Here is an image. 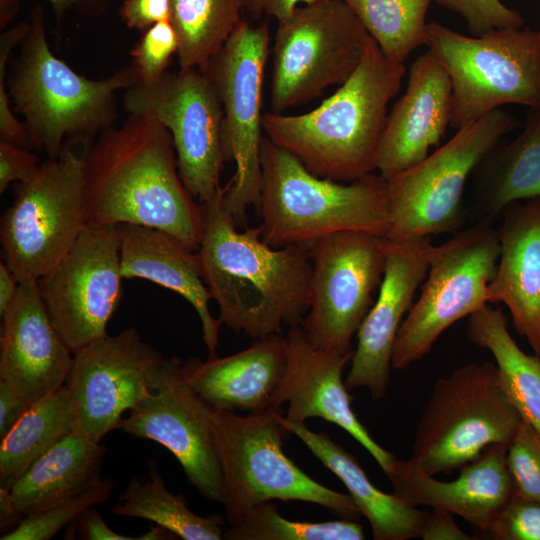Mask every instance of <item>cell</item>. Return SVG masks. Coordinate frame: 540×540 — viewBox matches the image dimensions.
I'll return each mask as SVG.
<instances>
[{
    "label": "cell",
    "instance_id": "47",
    "mask_svg": "<svg viewBox=\"0 0 540 540\" xmlns=\"http://www.w3.org/2000/svg\"><path fill=\"white\" fill-rule=\"evenodd\" d=\"M23 514L19 511L11 490L0 486V528L1 535L14 530L22 521Z\"/></svg>",
    "mask_w": 540,
    "mask_h": 540
},
{
    "label": "cell",
    "instance_id": "12",
    "mask_svg": "<svg viewBox=\"0 0 540 540\" xmlns=\"http://www.w3.org/2000/svg\"><path fill=\"white\" fill-rule=\"evenodd\" d=\"M266 23L241 20L203 71L223 109L222 145L225 160L236 170L224 186V205L237 226L249 207L258 208L261 187L262 95L269 55Z\"/></svg>",
    "mask_w": 540,
    "mask_h": 540
},
{
    "label": "cell",
    "instance_id": "49",
    "mask_svg": "<svg viewBox=\"0 0 540 540\" xmlns=\"http://www.w3.org/2000/svg\"><path fill=\"white\" fill-rule=\"evenodd\" d=\"M50 2L55 12L60 16L68 9L78 8L84 11H100L101 0H47Z\"/></svg>",
    "mask_w": 540,
    "mask_h": 540
},
{
    "label": "cell",
    "instance_id": "11",
    "mask_svg": "<svg viewBox=\"0 0 540 540\" xmlns=\"http://www.w3.org/2000/svg\"><path fill=\"white\" fill-rule=\"evenodd\" d=\"M499 255L497 229L485 221L452 233L441 245H432L420 295L395 340L393 369H406L424 357L443 331L488 304L487 288Z\"/></svg>",
    "mask_w": 540,
    "mask_h": 540
},
{
    "label": "cell",
    "instance_id": "26",
    "mask_svg": "<svg viewBox=\"0 0 540 540\" xmlns=\"http://www.w3.org/2000/svg\"><path fill=\"white\" fill-rule=\"evenodd\" d=\"M115 227L123 279H146L185 298L199 316L209 358L216 357L222 322L210 313L212 297L202 279L196 251L156 228L135 224Z\"/></svg>",
    "mask_w": 540,
    "mask_h": 540
},
{
    "label": "cell",
    "instance_id": "21",
    "mask_svg": "<svg viewBox=\"0 0 540 540\" xmlns=\"http://www.w3.org/2000/svg\"><path fill=\"white\" fill-rule=\"evenodd\" d=\"M2 320L0 380L28 403L65 385L73 353L50 318L37 280L19 282Z\"/></svg>",
    "mask_w": 540,
    "mask_h": 540
},
{
    "label": "cell",
    "instance_id": "20",
    "mask_svg": "<svg viewBox=\"0 0 540 540\" xmlns=\"http://www.w3.org/2000/svg\"><path fill=\"white\" fill-rule=\"evenodd\" d=\"M287 365L272 400L271 408L288 404L285 419L305 423L322 418L338 425L359 442L388 475L396 456L380 446L359 421L352 408V396L342 379L353 354L341 355L312 345L301 325L285 335Z\"/></svg>",
    "mask_w": 540,
    "mask_h": 540
},
{
    "label": "cell",
    "instance_id": "27",
    "mask_svg": "<svg viewBox=\"0 0 540 540\" xmlns=\"http://www.w3.org/2000/svg\"><path fill=\"white\" fill-rule=\"evenodd\" d=\"M469 219L493 223L510 204L540 196V109H529L523 129L499 141L474 168Z\"/></svg>",
    "mask_w": 540,
    "mask_h": 540
},
{
    "label": "cell",
    "instance_id": "5",
    "mask_svg": "<svg viewBox=\"0 0 540 540\" xmlns=\"http://www.w3.org/2000/svg\"><path fill=\"white\" fill-rule=\"evenodd\" d=\"M137 80L133 66L101 80L75 72L50 50L42 12L36 9L20 42L8 89L25 119L30 145L57 158L68 141L85 148L111 127L116 92Z\"/></svg>",
    "mask_w": 540,
    "mask_h": 540
},
{
    "label": "cell",
    "instance_id": "30",
    "mask_svg": "<svg viewBox=\"0 0 540 540\" xmlns=\"http://www.w3.org/2000/svg\"><path fill=\"white\" fill-rule=\"evenodd\" d=\"M467 337L493 355L500 385L521 418L540 430V358L526 354L500 308L485 305L469 316Z\"/></svg>",
    "mask_w": 540,
    "mask_h": 540
},
{
    "label": "cell",
    "instance_id": "44",
    "mask_svg": "<svg viewBox=\"0 0 540 540\" xmlns=\"http://www.w3.org/2000/svg\"><path fill=\"white\" fill-rule=\"evenodd\" d=\"M30 404L9 383L0 380V439L13 428Z\"/></svg>",
    "mask_w": 540,
    "mask_h": 540
},
{
    "label": "cell",
    "instance_id": "13",
    "mask_svg": "<svg viewBox=\"0 0 540 540\" xmlns=\"http://www.w3.org/2000/svg\"><path fill=\"white\" fill-rule=\"evenodd\" d=\"M370 35L343 0L297 7L278 22L272 54L271 112L307 103L355 72Z\"/></svg>",
    "mask_w": 540,
    "mask_h": 540
},
{
    "label": "cell",
    "instance_id": "25",
    "mask_svg": "<svg viewBox=\"0 0 540 540\" xmlns=\"http://www.w3.org/2000/svg\"><path fill=\"white\" fill-rule=\"evenodd\" d=\"M287 365L282 334L256 338L246 349L223 358L183 362L185 379L213 409L249 413L271 408Z\"/></svg>",
    "mask_w": 540,
    "mask_h": 540
},
{
    "label": "cell",
    "instance_id": "4",
    "mask_svg": "<svg viewBox=\"0 0 540 540\" xmlns=\"http://www.w3.org/2000/svg\"><path fill=\"white\" fill-rule=\"evenodd\" d=\"M260 161L261 238L269 246L310 245L342 231L386 236L387 180L379 173L348 183L319 177L267 137Z\"/></svg>",
    "mask_w": 540,
    "mask_h": 540
},
{
    "label": "cell",
    "instance_id": "17",
    "mask_svg": "<svg viewBox=\"0 0 540 540\" xmlns=\"http://www.w3.org/2000/svg\"><path fill=\"white\" fill-rule=\"evenodd\" d=\"M122 279L116 227L87 225L62 260L37 280L50 318L73 354L108 335Z\"/></svg>",
    "mask_w": 540,
    "mask_h": 540
},
{
    "label": "cell",
    "instance_id": "38",
    "mask_svg": "<svg viewBox=\"0 0 540 540\" xmlns=\"http://www.w3.org/2000/svg\"><path fill=\"white\" fill-rule=\"evenodd\" d=\"M178 38L170 22H158L147 30L131 51L133 68L138 80L150 82L162 76L167 69L171 56L177 53Z\"/></svg>",
    "mask_w": 540,
    "mask_h": 540
},
{
    "label": "cell",
    "instance_id": "16",
    "mask_svg": "<svg viewBox=\"0 0 540 540\" xmlns=\"http://www.w3.org/2000/svg\"><path fill=\"white\" fill-rule=\"evenodd\" d=\"M164 357L134 327L106 335L73 354L65 387L73 433L101 443L123 415L155 387Z\"/></svg>",
    "mask_w": 540,
    "mask_h": 540
},
{
    "label": "cell",
    "instance_id": "10",
    "mask_svg": "<svg viewBox=\"0 0 540 540\" xmlns=\"http://www.w3.org/2000/svg\"><path fill=\"white\" fill-rule=\"evenodd\" d=\"M87 226L84 159L64 146L17 182L14 200L0 221L2 261L19 282L38 280L68 253Z\"/></svg>",
    "mask_w": 540,
    "mask_h": 540
},
{
    "label": "cell",
    "instance_id": "2",
    "mask_svg": "<svg viewBox=\"0 0 540 540\" xmlns=\"http://www.w3.org/2000/svg\"><path fill=\"white\" fill-rule=\"evenodd\" d=\"M224 187L200 204L203 234L196 251L202 279L222 324L256 339L301 325L310 305V245L274 248L261 228L237 230Z\"/></svg>",
    "mask_w": 540,
    "mask_h": 540
},
{
    "label": "cell",
    "instance_id": "43",
    "mask_svg": "<svg viewBox=\"0 0 540 540\" xmlns=\"http://www.w3.org/2000/svg\"><path fill=\"white\" fill-rule=\"evenodd\" d=\"M420 538L423 540H472L475 537L462 531L452 518V514L439 509L427 513Z\"/></svg>",
    "mask_w": 540,
    "mask_h": 540
},
{
    "label": "cell",
    "instance_id": "40",
    "mask_svg": "<svg viewBox=\"0 0 540 540\" xmlns=\"http://www.w3.org/2000/svg\"><path fill=\"white\" fill-rule=\"evenodd\" d=\"M440 6L457 13L472 36L495 29L521 28L524 17L501 0H435Z\"/></svg>",
    "mask_w": 540,
    "mask_h": 540
},
{
    "label": "cell",
    "instance_id": "37",
    "mask_svg": "<svg viewBox=\"0 0 540 540\" xmlns=\"http://www.w3.org/2000/svg\"><path fill=\"white\" fill-rule=\"evenodd\" d=\"M506 465L515 493L540 502V430L524 419L508 444Z\"/></svg>",
    "mask_w": 540,
    "mask_h": 540
},
{
    "label": "cell",
    "instance_id": "29",
    "mask_svg": "<svg viewBox=\"0 0 540 540\" xmlns=\"http://www.w3.org/2000/svg\"><path fill=\"white\" fill-rule=\"evenodd\" d=\"M106 450L71 433L37 459L11 487L19 511L29 514L64 502L96 485Z\"/></svg>",
    "mask_w": 540,
    "mask_h": 540
},
{
    "label": "cell",
    "instance_id": "42",
    "mask_svg": "<svg viewBox=\"0 0 540 540\" xmlns=\"http://www.w3.org/2000/svg\"><path fill=\"white\" fill-rule=\"evenodd\" d=\"M121 17L132 29L147 30L152 25L170 20V0H124Z\"/></svg>",
    "mask_w": 540,
    "mask_h": 540
},
{
    "label": "cell",
    "instance_id": "50",
    "mask_svg": "<svg viewBox=\"0 0 540 540\" xmlns=\"http://www.w3.org/2000/svg\"><path fill=\"white\" fill-rule=\"evenodd\" d=\"M17 5L18 0H1V27L10 21V18L16 12L14 6Z\"/></svg>",
    "mask_w": 540,
    "mask_h": 540
},
{
    "label": "cell",
    "instance_id": "14",
    "mask_svg": "<svg viewBox=\"0 0 540 540\" xmlns=\"http://www.w3.org/2000/svg\"><path fill=\"white\" fill-rule=\"evenodd\" d=\"M124 109L148 117L170 133L180 178L199 203L221 188L225 160L222 145L223 109L203 71L165 72L150 82L137 80L123 91Z\"/></svg>",
    "mask_w": 540,
    "mask_h": 540
},
{
    "label": "cell",
    "instance_id": "46",
    "mask_svg": "<svg viewBox=\"0 0 540 540\" xmlns=\"http://www.w3.org/2000/svg\"><path fill=\"white\" fill-rule=\"evenodd\" d=\"M317 1L319 0H241V3L243 9L252 16L267 15L279 22L291 15L300 4L308 5Z\"/></svg>",
    "mask_w": 540,
    "mask_h": 540
},
{
    "label": "cell",
    "instance_id": "28",
    "mask_svg": "<svg viewBox=\"0 0 540 540\" xmlns=\"http://www.w3.org/2000/svg\"><path fill=\"white\" fill-rule=\"evenodd\" d=\"M282 424L343 482L360 513L369 521L375 540L420 537L427 512L408 504L394 493L388 494L375 487L356 458L325 432H314L305 423L287 421L285 416Z\"/></svg>",
    "mask_w": 540,
    "mask_h": 540
},
{
    "label": "cell",
    "instance_id": "48",
    "mask_svg": "<svg viewBox=\"0 0 540 540\" xmlns=\"http://www.w3.org/2000/svg\"><path fill=\"white\" fill-rule=\"evenodd\" d=\"M19 280L12 270L0 262V316L1 318L12 305L18 291Z\"/></svg>",
    "mask_w": 540,
    "mask_h": 540
},
{
    "label": "cell",
    "instance_id": "31",
    "mask_svg": "<svg viewBox=\"0 0 540 540\" xmlns=\"http://www.w3.org/2000/svg\"><path fill=\"white\" fill-rule=\"evenodd\" d=\"M73 432V417L65 385L30 404L1 438L0 486L11 489L26 470L53 445Z\"/></svg>",
    "mask_w": 540,
    "mask_h": 540
},
{
    "label": "cell",
    "instance_id": "33",
    "mask_svg": "<svg viewBox=\"0 0 540 540\" xmlns=\"http://www.w3.org/2000/svg\"><path fill=\"white\" fill-rule=\"evenodd\" d=\"M180 69L204 71L240 23L241 0H170Z\"/></svg>",
    "mask_w": 540,
    "mask_h": 540
},
{
    "label": "cell",
    "instance_id": "3",
    "mask_svg": "<svg viewBox=\"0 0 540 540\" xmlns=\"http://www.w3.org/2000/svg\"><path fill=\"white\" fill-rule=\"evenodd\" d=\"M405 73L404 63L387 59L370 36L361 63L334 94L306 113H264L263 131L311 173L355 181L376 171L387 106Z\"/></svg>",
    "mask_w": 540,
    "mask_h": 540
},
{
    "label": "cell",
    "instance_id": "45",
    "mask_svg": "<svg viewBox=\"0 0 540 540\" xmlns=\"http://www.w3.org/2000/svg\"><path fill=\"white\" fill-rule=\"evenodd\" d=\"M79 534L86 540H142V534L127 536L113 531L93 506L78 517Z\"/></svg>",
    "mask_w": 540,
    "mask_h": 540
},
{
    "label": "cell",
    "instance_id": "24",
    "mask_svg": "<svg viewBox=\"0 0 540 540\" xmlns=\"http://www.w3.org/2000/svg\"><path fill=\"white\" fill-rule=\"evenodd\" d=\"M497 229L500 255L488 303L508 308L514 329L540 354V196L510 204Z\"/></svg>",
    "mask_w": 540,
    "mask_h": 540
},
{
    "label": "cell",
    "instance_id": "39",
    "mask_svg": "<svg viewBox=\"0 0 540 540\" xmlns=\"http://www.w3.org/2000/svg\"><path fill=\"white\" fill-rule=\"evenodd\" d=\"M480 535L495 540H540V502L514 493Z\"/></svg>",
    "mask_w": 540,
    "mask_h": 540
},
{
    "label": "cell",
    "instance_id": "41",
    "mask_svg": "<svg viewBox=\"0 0 540 540\" xmlns=\"http://www.w3.org/2000/svg\"><path fill=\"white\" fill-rule=\"evenodd\" d=\"M39 165L37 155L27 148L0 140V193L13 182L29 180Z\"/></svg>",
    "mask_w": 540,
    "mask_h": 540
},
{
    "label": "cell",
    "instance_id": "35",
    "mask_svg": "<svg viewBox=\"0 0 540 540\" xmlns=\"http://www.w3.org/2000/svg\"><path fill=\"white\" fill-rule=\"evenodd\" d=\"M361 524L351 519L303 522L284 518L271 501L260 503L225 528L228 540H363Z\"/></svg>",
    "mask_w": 540,
    "mask_h": 540
},
{
    "label": "cell",
    "instance_id": "22",
    "mask_svg": "<svg viewBox=\"0 0 540 540\" xmlns=\"http://www.w3.org/2000/svg\"><path fill=\"white\" fill-rule=\"evenodd\" d=\"M451 111L450 78L428 49L411 64L406 90L387 115L376 171L388 181L424 160L440 144Z\"/></svg>",
    "mask_w": 540,
    "mask_h": 540
},
{
    "label": "cell",
    "instance_id": "7",
    "mask_svg": "<svg viewBox=\"0 0 540 540\" xmlns=\"http://www.w3.org/2000/svg\"><path fill=\"white\" fill-rule=\"evenodd\" d=\"M425 46L451 81L452 128L460 129L506 104L540 109V31L502 28L466 36L431 22Z\"/></svg>",
    "mask_w": 540,
    "mask_h": 540
},
{
    "label": "cell",
    "instance_id": "8",
    "mask_svg": "<svg viewBox=\"0 0 540 540\" xmlns=\"http://www.w3.org/2000/svg\"><path fill=\"white\" fill-rule=\"evenodd\" d=\"M521 416L496 365L468 363L438 379L419 420L412 459L426 473L451 474L492 444H509Z\"/></svg>",
    "mask_w": 540,
    "mask_h": 540
},
{
    "label": "cell",
    "instance_id": "19",
    "mask_svg": "<svg viewBox=\"0 0 540 540\" xmlns=\"http://www.w3.org/2000/svg\"><path fill=\"white\" fill-rule=\"evenodd\" d=\"M385 239L384 277L356 334L357 347L344 380L349 390L367 388L373 401L387 392L395 340L416 291L426 278L432 247L430 237Z\"/></svg>",
    "mask_w": 540,
    "mask_h": 540
},
{
    "label": "cell",
    "instance_id": "15",
    "mask_svg": "<svg viewBox=\"0 0 540 540\" xmlns=\"http://www.w3.org/2000/svg\"><path fill=\"white\" fill-rule=\"evenodd\" d=\"M385 242L370 232L342 231L310 244V305L301 326L312 345L354 354L352 339L384 277Z\"/></svg>",
    "mask_w": 540,
    "mask_h": 540
},
{
    "label": "cell",
    "instance_id": "51",
    "mask_svg": "<svg viewBox=\"0 0 540 540\" xmlns=\"http://www.w3.org/2000/svg\"><path fill=\"white\" fill-rule=\"evenodd\" d=\"M537 356H538V357L540 358V354H539V355H537Z\"/></svg>",
    "mask_w": 540,
    "mask_h": 540
},
{
    "label": "cell",
    "instance_id": "1",
    "mask_svg": "<svg viewBox=\"0 0 540 540\" xmlns=\"http://www.w3.org/2000/svg\"><path fill=\"white\" fill-rule=\"evenodd\" d=\"M82 154L87 225L152 227L198 250L201 206L180 178L172 137L164 126L129 114Z\"/></svg>",
    "mask_w": 540,
    "mask_h": 540
},
{
    "label": "cell",
    "instance_id": "9",
    "mask_svg": "<svg viewBox=\"0 0 540 540\" xmlns=\"http://www.w3.org/2000/svg\"><path fill=\"white\" fill-rule=\"evenodd\" d=\"M520 127L517 118L495 109L455 135L417 165L387 181L386 238L404 240L454 233L469 219L467 181L483 156Z\"/></svg>",
    "mask_w": 540,
    "mask_h": 540
},
{
    "label": "cell",
    "instance_id": "34",
    "mask_svg": "<svg viewBox=\"0 0 540 540\" xmlns=\"http://www.w3.org/2000/svg\"><path fill=\"white\" fill-rule=\"evenodd\" d=\"M343 1L387 59L404 63L413 50L425 45V19L432 0Z\"/></svg>",
    "mask_w": 540,
    "mask_h": 540
},
{
    "label": "cell",
    "instance_id": "18",
    "mask_svg": "<svg viewBox=\"0 0 540 540\" xmlns=\"http://www.w3.org/2000/svg\"><path fill=\"white\" fill-rule=\"evenodd\" d=\"M178 357L164 358L154 389L128 412L121 429L168 449L205 498L223 503L222 472L213 438L214 411L190 386Z\"/></svg>",
    "mask_w": 540,
    "mask_h": 540
},
{
    "label": "cell",
    "instance_id": "6",
    "mask_svg": "<svg viewBox=\"0 0 540 540\" xmlns=\"http://www.w3.org/2000/svg\"><path fill=\"white\" fill-rule=\"evenodd\" d=\"M282 417L279 408L246 416L214 411L213 438L229 524L275 499L317 504L341 518L357 520L362 514L349 494L320 484L285 455L282 446L288 431Z\"/></svg>",
    "mask_w": 540,
    "mask_h": 540
},
{
    "label": "cell",
    "instance_id": "36",
    "mask_svg": "<svg viewBox=\"0 0 540 540\" xmlns=\"http://www.w3.org/2000/svg\"><path fill=\"white\" fill-rule=\"evenodd\" d=\"M113 479H102L88 490L47 509L29 514L11 532L1 535V540H48L62 528L78 520L90 507L110 498Z\"/></svg>",
    "mask_w": 540,
    "mask_h": 540
},
{
    "label": "cell",
    "instance_id": "23",
    "mask_svg": "<svg viewBox=\"0 0 540 540\" xmlns=\"http://www.w3.org/2000/svg\"><path fill=\"white\" fill-rule=\"evenodd\" d=\"M507 444H492L460 469L458 478L440 481L412 459L396 458L387 475L393 493L412 506L455 514L484 532L511 499L514 486L506 465Z\"/></svg>",
    "mask_w": 540,
    "mask_h": 540
},
{
    "label": "cell",
    "instance_id": "32",
    "mask_svg": "<svg viewBox=\"0 0 540 540\" xmlns=\"http://www.w3.org/2000/svg\"><path fill=\"white\" fill-rule=\"evenodd\" d=\"M149 476L132 478L112 508L116 516L141 518L153 522L176 538L183 540H220L224 536V520L218 515L200 516L187 505L182 495L170 492L149 461Z\"/></svg>",
    "mask_w": 540,
    "mask_h": 540
}]
</instances>
